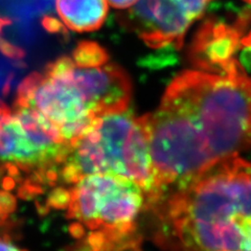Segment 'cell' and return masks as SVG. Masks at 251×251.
<instances>
[{"instance_id":"277c9868","label":"cell","mask_w":251,"mask_h":251,"mask_svg":"<svg viewBox=\"0 0 251 251\" xmlns=\"http://www.w3.org/2000/svg\"><path fill=\"white\" fill-rule=\"evenodd\" d=\"M65 208L75 221L74 234L82 240L86 251H126L135 248L147 196L129 179L89 175L69 188Z\"/></svg>"},{"instance_id":"8992f818","label":"cell","mask_w":251,"mask_h":251,"mask_svg":"<svg viewBox=\"0 0 251 251\" xmlns=\"http://www.w3.org/2000/svg\"><path fill=\"white\" fill-rule=\"evenodd\" d=\"M15 104L35 109L70 144L100 117L86 93L67 73V57L50 62L43 74L33 73L17 89Z\"/></svg>"},{"instance_id":"ba28073f","label":"cell","mask_w":251,"mask_h":251,"mask_svg":"<svg viewBox=\"0 0 251 251\" xmlns=\"http://www.w3.org/2000/svg\"><path fill=\"white\" fill-rule=\"evenodd\" d=\"M250 21V14L243 15L233 25L207 21L196 35L192 46L194 64L205 72H223L237 60L234 53L241 47L243 33Z\"/></svg>"},{"instance_id":"5bb4252c","label":"cell","mask_w":251,"mask_h":251,"mask_svg":"<svg viewBox=\"0 0 251 251\" xmlns=\"http://www.w3.org/2000/svg\"><path fill=\"white\" fill-rule=\"evenodd\" d=\"M138 1L139 0H107L110 5L119 10H128L134 6Z\"/></svg>"},{"instance_id":"5b68a950","label":"cell","mask_w":251,"mask_h":251,"mask_svg":"<svg viewBox=\"0 0 251 251\" xmlns=\"http://www.w3.org/2000/svg\"><path fill=\"white\" fill-rule=\"evenodd\" d=\"M69 144L58 129L35 109L0 100V159L42 179H59Z\"/></svg>"},{"instance_id":"8fae6325","label":"cell","mask_w":251,"mask_h":251,"mask_svg":"<svg viewBox=\"0 0 251 251\" xmlns=\"http://www.w3.org/2000/svg\"><path fill=\"white\" fill-rule=\"evenodd\" d=\"M0 51H1L5 57L12 60L20 61L25 57V51L19 46L14 45L11 42L4 40V39H0Z\"/></svg>"},{"instance_id":"ac0fdd59","label":"cell","mask_w":251,"mask_h":251,"mask_svg":"<svg viewBox=\"0 0 251 251\" xmlns=\"http://www.w3.org/2000/svg\"><path fill=\"white\" fill-rule=\"evenodd\" d=\"M244 1H245V2H247V3H249V4L251 5V0H244Z\"/></svg>"},{"instance_id":"7c38bea8","label":"cell","mask_w":251,"mask_h":251,"mask_svg":"<svg viewBox=\"0 0 251 251\" xmlns=\"http://www.w3.org/2000/svg\"><path fill=\"white\" fill-rule=\"evenodd\" d=\"M241 62L240 64L243 68H248L251 70V29L247 34L243 36L241 40Z\"/></svg>"},{"instance_id":"9c48e42d","label":"cell","mask_w":251,"mask_h":251,"mask_svg":"<svg viewBox=\"0 0 251 251\" xmlns=\"http://www.w3.org/2000/svg\"><path fill=\"white\" fill-rule=\"evenodd\" d=\"M56 9L63 23L76 33L99 29L107 18V0H56Z\"/></svg>"},{"instance_id":"30bf717a","label":"cell","mask_w":251,"mask_h":251,"mask_svg":"<svg viewBox=\"0 0 251 251\" xmlns=\"http://www.w3.org/2000/svg\"><path fill=\"white\" fill-rule=\"evenodd\" d=\"M73 60L78 66L94 67L106 64L108 54L98 43L84 41L75 47Z\"/></svg>"},{"instance_id":"9a60e30c","label":"cell","mask_w":251,"mask_h":251,"mask_svg":"<svg viewBox=\"0 0 251 251\" xmlns=\"http://www.w3.org/2000/svg\"><path fill=\"white\" fill-rule=\"evenodd\" d=\"M0 251H25V250H21L19 247L14 245L10 241L0 239Z\"/></svg>"},{"instance_id":"6da1fadb","label":"cell","mask_w":251,"mask_h":251,"mask_svg":"<svg viewBox=\"0 0 251 251\" xmlns=\"http://www.w3.org/2000/svg\"><path fill=\"white\" fill-rule=\"evenodd\" d=\"M143 120L155 175L151 205L251 148V77L238 60L220 73L186 70Z\"/></svg>"},{"instance_id":"4fadbf2b","label":"cell","mask_w":251,"mask_h":251,"mask_svg":"<svg viewBox=\"0 0 251 251\" xmlns=\"http://www.w3.org/2000/svg\"><path fill=\"white\" fill-rule=\"evenodd\" d=\"M42 25L50 33H60L61 30H64L59 20L53 17H49V16H46V17L42 19Z\"/></svg>"},{"instance_id":"2e32d148","label":"cell","mask_w":251,"mask_h":251,"mask_svg":"<svg viewBox=\"0 0 251 251\" xmlns=\"http://www.w3.org/2000/svg\"><path fill=\"white\" fill-rule=\"evenodd\" d=\"M242 251H251V223L248 225L246 229L244 241H243Z\"/></svg>"},{"instance_id":"52a82bcc","label":"cell","mask_w":251,"mask_h":251,"mask_svg":"<svg viewBox=\"0 0 251 251\" xmlns=\"http://www.w3.org/2000/svg\"><path fill=\"white\" fill-rule=\"evenodd\" d=\"M211 0H139L124 15L125 25L151 49H180L187 29Z\"/></svg>"},{"instance_id":"e0dca14e","label":"cell","mask_w":251,"mask_h":251,"mask_svg":"<svg viewBox=\"0 0 251 251\" xmlns=\"http://www.w3.org/2000/svg\"><path fill=\"white\" fill-rule=\"evenodd\" d=\"M9 25H11V20L9 18L0 17V33H1V30Z\"/></svg>"},{"instance_id":"7a4b0ae2","label":"cell","mask_w":251,"mask_h":251,"mask_svg":"<svg viewBox=\"0 0 251 251\" xmlns=\"http://www.w3.org/2000/svg\"><path fill=\"white\" fill-rule=\"evenodd\" d=\"M150 208L159 242L173 251H242L251 223V162L239 156L225 159Z\"/></svg>"},{"instance_id":"3957f363","label":"cell","mask_w":251,"mask_h":251,"mask_svg":"<svg viewBox=\"0 0 251 251\" xmlns=\"http://www.w3.org/2000/svg\"><path fill=\"white\" fill-rule=\"evenodd\" d=\"M97 174L135 182L146 193L148 205L155 193V175L143 116L127 110L101 115L69 144L59 179L73 185Z\"/></svg>"}]
</instances>
